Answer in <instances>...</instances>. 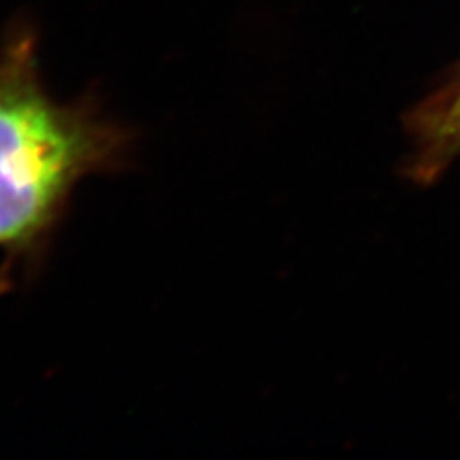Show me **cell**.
<instances>
[{
	"label": "cell",
	"mask_w": 460,
	"mask_h": 460,
	"mask_svg": "<svg viewBox=\"0 0 460 460\" xmlns=\"http://www.w3.org/2000/svg\"><path fill=\"white\" fill-rule=\"evenodd\" d=\"M121 128L91 108L56 102L40 79L31 29L0 50V250L35 248L77 182L123 152Z\"/></svg>",
	"instance_id": "obj_1"
},
{
	"label": "cell",
	"mask_w": 460,
	"mask_h": 460,
	"mask_svg": "<svg viewBox=\"0 0 460 460\" xmlns=\"http://www.w3.org/2000/svg\"><path fill=\"white\" fill-rule=\"evenodd\" d=\"M405 128L412 144L409 177L419 184L434 182L460 155V62L434 93L411 108Z\"/></svg>",
	"instance_id": "obj_2"
}]
</instances>
